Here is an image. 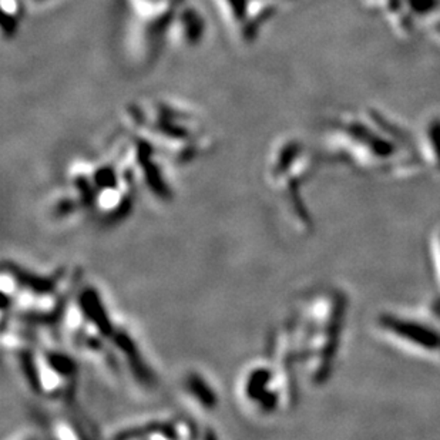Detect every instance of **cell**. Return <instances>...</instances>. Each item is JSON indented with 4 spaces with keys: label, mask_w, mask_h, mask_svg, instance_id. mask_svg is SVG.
Wrapping results in <instances>:
<instances>
[{
    "label": "cell",
    "mask_w": 440,
    "mask_h": 440,
    "mask_svg": "<svg viewBox=\"0 0 440 440\" xmlns=\"http://www.w3.org/2000/svg\"><path fill=\"white\" fill-rule=\"evenodd\" d=\"M347 306L348 302L340 291H316L301 303L286 325L296 361L312 385H322L332 375Z\"/></svg>",
    "instance_id": "1"
},
{
    "label": "cell",
    "mask_w": 440,
    "mask_h": 440,
    "mask_svg": "<svg viewBox=\"0 0 440 440\" xmlns=\"http://www.w3.org/2000/svg\"><path fill=\"white\" fill-rule=\"evenodd\" d=\"M154 115L147 116L143 110H134L133 119L140 132L147 130L149 139L156 149L167 153L177 161H190L207 150L208 140L198 119L180 108L157 104Z\"/></svg>",
    "instance_id": "2"
},
{
    "label": "cell",
    "mask_w": 440,
    "mask_h": 440,
    "mask_svg": "<svg viewBox=\"0 0 440 440\" xmlns=\"http://www.w3.org/2000/svg\"><path fill=\"white\" fill-rule=\"evenodd\" d=\"M378 334L390 345L440 362V322L427 311H386L376 318Z\"/></svg>",
    "instance_id": "3"
},
{
    "label": "cell",
    "mask_w": 440,
    "mask_h": 440,
    "mask_svg": "<svg viewBox=\"0 0 440 440\" xmlns=\"http://www.w3.org/2000/svg\"><path fill=\"white\" fill-rule=\"evenodd\" d=\"M309 173V163L298 143H285L279 146L268 164V178L284 199L291 216L301 228H309L311 216L301 195L302 184Z\"/></svg>",
    "instance_id": "4"
},
{
    "label": "cell",
    "mask_w": 440,
    "mask_h": 440,
    "mask_svg": "<svg viewBox=\"0 0 440 440\" xmlns=\"http://www.w3.org/2000/svg\"><path fill=\"white\" fill-rule=\"evenodd\" d=\"M192 426L181 419H153L144 423H139L130 427L122 429L113 434L116 439H175V437H192Z\"/></svg>",
    "instance_id": "5"
},
{
    "label": "cell",
    "mask_w": 440,
    "mask_h": 440,
    "mask_svg": "<svg viewBox=\"0 0 440 440\" xmlns=\"http://www.w3.org/2000/svg\"><path fill=\"white\" fill-rule=\"evenodd\" d=\"M184 389L187 395L204 410H214L218 406V395L204 376L192 372L185 376Z\"/></svg>",
    "instance_id": "6"
},
{
    "label": "cell",
    "mask_w": 440,
    "mask_h": 440,
    "mask_svg": "<svg viewBox=\"0 0 440 440\" xmlns=\"http://www.w3.org/2000/svg\"><path fill=\"white\" fill-rule=\"evenodd\" d=\"M178 28V37L188 46H194L199 42L204 33V21L198 12L192 8H184L174 19Z\"/></svg>",
    "instance_id": "7"
},
{
    "label": "cell",
    "mask_w": 440,
    "mask_h": 440,
    "mask_svg": "<svg viewBox=\"0 0 440 440\" xmlns=\"http://www.w3.org/2000/svg\"><path fill=\"white\" fill-rule=\"evenodd\" d=\"M430 251H432V262L434 265L436 278L440 285V230L434 234V238H432Z\"/></svg>",
    "instance_id": "8"
},
{
    "label": "cell",
    "mask_w": 440,
    "mask_h": 440,
    "mask_svg": "<svg viewBox=\"0 0 440 440\" xmlns=\"http://www.w3.org/2000/svg\"><path fill=\"white\" fill-rule=\"evenodd\" d=\"M32 4H36V5H45V4H49L52 2V0H30Z\"/></svg>",
    "instance_id": "9"
}]
</instances>
